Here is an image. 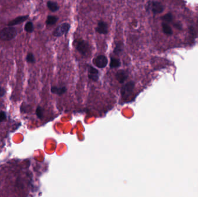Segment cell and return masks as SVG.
Masks as SVG:
<instances>
[{
	"instance_id": "1",
	"label": "cell",
	"mask_w": 198,
	"mask_h": 197,
	"mask_svg": "<svg viewBox=\"0 0 198 197\" xmlns=\"http://www.w3.org/2000/svg\"><path fill=\"white\" fill-rule=\"evenodd\" d=\"M17 34V30L13 27H6L0 31V39L4 41H9L14 39Z\"/></svg>"
},
{
	"instance_id": "2",
	"label": "cell",
	"mask_w": 198,
	"mask_h": 197,
	"mask_svg": "<svg viewBox=\"0 0 198 197\" xmlns=\"http://www.w3.org/2000/svg\"><path fill=\"white\" fill-rule=\"evenodd\" d=\"M134 88V83L133 82H129L123 86L121 89V96L123 99L126 100L129 98L132 95V92Z\"/></svg>"
},
{
	"instance_id": "3",
	"label": "cell",
	"mask_w": 198,
	"mask_h": 197,
	"mask_svg": "<svg viewBox=\"0 0 198 197\" xmlns=\"http://www.w3.org/2000/svg\"><path fill=\"white\" fill-rule=\"evenodd\" d=\"M70 24L67 23H64L60 24L59 26L56 27V28L54 30L53 35L56 37H60L62 35L66 34L69 31L70 28Z\"/></svg>"
},
{
	"instance_id": "4",
	"label": "cell",
	"mask_w": 198,
	"mask_h": 197,
	"mask_svg": "<svg viewBox=\"0 0 198 197\" xmlns=\"http://www.w3.org/2000/svg\"><path fill=\"white\" fill-rule=\"evenodd\" d=\"M76 48L77 50L84 56L86 55L90 50V46L89 44L84 40H80L77 42Z\"/></svg>"
},
{
	"instance_id": "5",
	"label": "cell",
	"mask_w": 198,
	"mask_h": 197,
	"mask_svg": "<svg viewBox=\"0 0 198 197\" xmlns=\"http://www.w3.org/2000/svg\"><path fill=\"white\" fill-rule=\"evenodd\" d=\"M93 64L99 68H104L108 64V60L105 56L100 55L93 60Z\"/></svg>"
},
{
	"instance_id": "6",
	"label": "cell",
	"mask_w": 198,
	"mask_h": 197,
	"mask_svg": "<svg viewBox=\"0 0 198 197\" xmlns=\"http://www.w3.org/2000/svg\"><path fill=\"white\" fill-rule=\"evenodd\" d=\"M150 7L151 8V11L154 14H159L161 13L164 9L163 5L158 1H153L150 5Z\"/></svg>"
},
{
	"instance_id": "7",
	"label": "cell",
	"mask_w": 198,
	"mask_h": 197,
	"mask_svg": "<svg viewBox=\"0 0 198 197\" xmlns=\"http://www.w3.org/2000/svg\"><path fill=\"white\" fill-rule=\"evenodd\" d=\"M88 77L93 81H97L99 79V71L92 66H89Z\"/></svg>"
},
{
	"instance_id": "8",
	"label": "cell",
	"mask_w": 198,
	"mask_h": 197,
	"mask_svg": "<svg viewBox=\"0 0 198 197\" xmlns=\"http://www.w3.org/2000/svg\"><path fill=\"white\" fill-rule=\"evenodd\" d=\"M127 77H128L127 73L125 70H122V69L119 70L115 75L116 79L120 83H124L127 79Z\"/></svg>"
},
{
	"instance_id": "9",
	"label": "cell",
	"mask_w": 198,
	"mask_h": 197,
	"mask_svg": "<svg viewBox=\"0 0 198 197\" xmlns=\"http://www.w3.org/2000/svg\"><path fill=\"white\" fill-rule=\"evenodd\" d=\"M28 16L27 15H25V16H20L19 17H17L16 18L14 19L13 20L10 21L8 25L9 26H14L18 24H20V23L25 21L26 20L28 19Z\"/></svg>"
},
{
	"instance_id": "10",
	"label": "cell",
	"mask_w": 198,
	"mask_h": 197,
	"mask_svg": "<svg viewBox=\"0 0 198 197\" xmlns=\"http://www.w3.org/2000/svg\"><path fill=\"white\" fill-rule=\"evenodd\" d=\"M96 31L101 34H107L108 31V25L106 22L101 21L99 22L96 27Z\"/></svg>"
},
{
	"instance_id": "11",
	"label": "cell",
	"mask_w": 198,
	"mask_h": 197,
	"mask_svg": "<svg viewBox=\"0 0 198 197\" xmlns=\"http://www.w3.org/2000/svg\"><path fill=\"white\" fill-rule=\"evenodd\" d=\"M51 92L54 94H58V95H62L64 94L67 92V89L65 87H56V86H52L51 89Z\"/></svg>"
},
{
	"instance_id": "12",
	"label": "cell",
	"mask_w": 198,
	"mask_h": 197,
	"mask_svg": "<svg viewBox=\"0 0 198 197\" xmlns=\"http://www.w3.org/2000/svg\"><path fill=\"white\" fill-rule=\"evenodd\" d=\"M162 27L163 31L166 35H172L173 30H172V28L166 22H163L162 24Z\"/></svg>"
},
{
	"instance_id": "13",
	"label": "cell",
	"mask_w": 198,
	"mask_h": 197,
	"mask_svg": "<svg viewBox=\"0 0 198 197\" xmlns=\"http://www.w3.org/2000/svg\"><path fill=\"white\" fill-rule=\"evenodd\" d=\"M47 7L49 8V9L52 12H56L59 10V7L58 4L53 1H49L47 2Z\"/></svg>"
},
{
	"instance_id": "14",
	"label": "cell",
	"mask_w": 198,
	"mask_h": 197,
	"mask_svg": "<svg viewBox=\"0 0 198 197\" xmlns=\"http://www.w3.org/2000/svg\"><path fill=\"white\" fill-rule=\"evenodd\" d=\"M58 20V18L54 16H49L47 18L46 21V24L49 26H52Z\"/></svg>"
},
{
	"instance_id": "15",
	"label": "cell",
	"mask_w": 198,
	"mask_h": 197,
	"mask_svg": "<svg viewBox=\"0 0 198 197\" xmlns=\"http://www.w3.org/2000/svg\"><path fill=\"white\" fill-rule=\"evenodd\" d=\"M122 50H123V44L121 42H119L115 46L114 50V53L117 55H118L122 53Z\"/></svg>"
},
{
	"instance_id": "16",
	"label": "cell",
	"mask_w": 198,
	"mask_h": 197,
	"mask_svg": "<svg viewBox=\"0 0 198 197\" xmlns=\"http://www.w3.org/2000/svg\"><path fill=\"white\" fill-rule=\"evenodd\" d=\"M120 65V62L119 60L115 59V58H112L111 59L110 64V68H118V67H119Z\"/></svg>"
},
{
	"instance_id": "17",
	"label": "cell",
	"mask_w": 198,
	"mask_h": 197,
	"mask_svg": "<svg viewBox=\"0 0 198 197\" xmlns=\"http://www.w3.org/2000/svg\"><path fill=\"white\" fill-rule=\"evenodd\" d=\"M44 108H42L41 106H38L37 108L36 111H35V113H36V115L38 117V118H40V119H42L43 118H44Z\"/></svg>"
},
{
	"instance_id": "18",
	"label": "cell",
	"mask_w": 198,
	"mask_h": 197,
	"mask_svg": "<svg viewBox=\"0 0 198 197\" xmlns=\"http://www.w3.org/2000/svg\"><path fill=\"white\" fill-rule=\"evenodd\" d=\"M25 30L27 33H31L34 30V26L33 23L28 21L25 26Z\"/></svg>"
},
{
	"instance_id": "19",
	"label": "cell",
	"mask_w": 198,
	"mask_h": 197,
	"mask_svg": "<svg viewBox=\"0 0 198 197\" xmlns=\"http://www.w3.org/2000/svg\"><path fill=\"white\" fill-rule=\"evenodd\" d=\"M162 19L165 22H171L173 19V16L172 13H168L162 17Z\"/></svg>"
},
{
	"instance_id": "20",
	"label": "cell",
	"mask_w": 198,
	"mask_h": 197,
	"mask_svg": "<svg viewBox=\"0 0 198 197\" xmlns=\"http://www.w3.org/2000/svg\"><path fill=\"white\" fill-rule=\"evenodd\" d=\"M26 61L27 63H31V64H33V63H34L35 62V57H34V54L32 53H29L27 54L26 57Z\"/></svg>"
},
{
	"instance_id": "21",
	"label": "cell",
	"mask_w": 198,
	"mask_h": 197,
	"mask_svg": "<svg viewBox=\"0 0 198 197\" xmlns=\"http://www.w3.org/2000/svg\"><path fill=\"white\" fill-rule=\"evenodd\" d=\"M7 114L6 112L1 111H0V123L7 120Z\"/></svg>"
},
{
	"instance_id": "22",
	"label": "cell",
	"mask_w": 198,
	"mask_h": 197,
	"mask_svg": "<svg viewBox=\"0 0 198 197\" xmlns=\"http://www.w3.org/2000/svg\"><path fill=\"white\" fill-rule=\"evenodd\" d=\"M6 94V90L5 89L2 87L1 86V83H0V98L3 97Z\"/></svg>"
},
{
	"instance_id": "23",
	"label": "cell",
	"mask_w": 198,
	"mask_h": 197,
	"mask_svg": "<svg viewBox=\"0 0 198 197\" xmlns=\"http://www.w3.org/2000/svg\"><path fill=\"white\" fill-rule=\"evenodd\" d=\"M175 27H176L178 30H181L182 29V25L180 23H176L174 24Z\"/></svg>"
}]
</instances>
